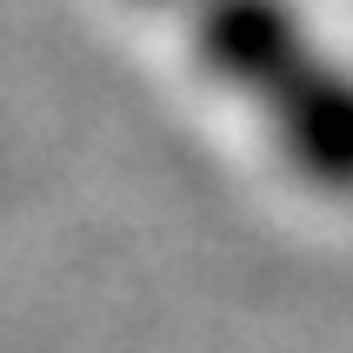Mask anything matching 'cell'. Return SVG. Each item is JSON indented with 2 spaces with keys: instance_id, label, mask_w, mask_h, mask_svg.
<instances>
[{
  "instance_id": "cell-1",
  "label": "cell",
  "mask_w": 353,
  "mask_h": 353,
  "mask_svg": "<svg viewBox=\"0 0 353 353\" xmlns=\"http://www.w3.org/2000/svg\"><path fill=\"white\" fill-rule=\"evenodd\" d=\"M180 20L194 60L267 120L287 167L340 187L353 154V107L314 20L294 0H187Z\"/></svg>"
},
{
  "instance_id": "cell-2",
  "label": "cell",
  "mask_w": 353,
  "mask_h": 353,
  "mask_svg": "<svg viewBox=\"0 0 353 353\" xmlns=\"http://www.w3.org/2000/svg\"><path fill=\"white\" fill-rule=\"evenodd\" d=\"M134 7H154V14H180L187 0H134Z\"/></svg>"
}]
</instances>
